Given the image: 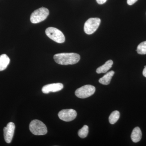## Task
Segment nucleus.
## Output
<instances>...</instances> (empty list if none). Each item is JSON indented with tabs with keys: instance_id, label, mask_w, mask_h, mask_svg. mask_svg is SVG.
<instances>
[{
	"instance_id": "f03ea898",
	"label": "nucleus",
	"mask_w": 146,
	"mask_h": 146,
	"mask_svg": "<svg viewBox=\"0 0 146 146\" xmlns=\"http://www.w3.org/2000/svg\"><path fill=\"white\" fill-rule=\"evenodd\" d=\"M29 129L33 134L39 136L45 135L48 132L46 125L39 120L32 121L30 123Z\"/></svg>"
},
{
	"instance_id": "a211bd4d",
	"label": "nucleus",
	"mask_w": 146,
	"mask_h": 146,
	"mask_svg": "<svg viewBox=\"0 0 146 146\" xmlns=\"http://www.w3.org/2000/svg\"><path fill=\"white\" fill-rule=\"evenodd\" d=\"M107 1V0H96V1L99 4L102 5L105 3Z\"/></svg>"
},
{
	"instance_id": "2eb2a0df",
	"label": "nucleus",
	"mask_w": 146,
	"mask_h": 146,
	"mask_svg": "<svg viewBox=\"0 0 146 146\" xmlns=\"http://www.w3.org/2000/svg\"><path fill=\"white\" fill-rule=\"evenodd\" d=\"M89 133V127L88 126L84 125L78 131V135L81 138H84L87 137Z\"/></svg>"
},
{
	"instance_id": "f257e3e1",
	"label": "nucleus",
	"mask_w": 146,
	"mask_h": 146,
	"mask_svg": "<svg viewBox=\"0 0 146 146\" xmlns=\"http://www.w3.org/2000/svg\"><path fill=\"white\" fill-rule=\"evenodd\" d=\"M54 58L55 62L60 65H74L78 63L80 57L75 53H61L55 54Z\"/></svg>"
},
{
	"instance_id": "0eeeda50",
	"label": "nucleus",
	"mask_w": 146,
	"mask_h": 146,
	"mask_svg": "<svg viewBox=\"0 0 146 146\" xmlns=\"http://www.w3.org/2000/svg\"><path fill=\"white\" fill-rule=\"evenodd\" d=\"M77 115L76 111L72 109L62 110L58 113L59 119L66 122L73 121L75 119Z\"/></svg>"
},
{
	"instance_id": "4468645a",
	"label": "nucleus",
	"mask_w": 146,
	"mask_h": 146,
	"mask_svg": "<svg viewBox=\"0 0 146 146\" xmlns=\"http://www.w3.org/2000/svg\"><path fill=\"white\" fill-rule=\"evenodd\" d=\"M120 117L119 112L117 110L112 112L109 117V122L111 124H114L117 121Z\"/></svg>"
},
{
	"instance_id": "f8f14e48",
	"label": "nucleus",
	"mask_w": 146,
	"mask_h": 146,
	"mask_svg": "<svg viewBox=\"0 0 146 146\" xmlns=\"http://www.w3.org/2000/svg\"><path fill=\"white\" fill-rule=\"evenodd\" d=\"M113 62L112 60H109L106 62L102 66L98 68L96 70V72L98 74L106 73L112 68Z\"/></svg>"
},
{
	"instance_id": "7ed1b4c3",
	"label": "nucleus",
	"mask_w": 146,
	"mask_h": 146,
	"mask_svg": "<svg viewBox=\"0 0 146 146\" xmlns=\"http://www.w3.org/2000/svg\"><path fill=\"white\" fill-rule=\"evenodd\" d=\"M49 14V11L48 9L41 7L34 11L32 13L30 21L32 23L37 24L44 21Z\"/></svg>"
},
{
	"instance_id": "ddd939ff",
	"label": "nucleus",
	"mask_w": 146,
	"mask_h": 146,
	"mask_svg": "<svg viewBox=\"0 0 146 146\" xmlns=\"http://www.w3.org/2000/svg\"><path fill=\"white\" fill-rule=\"evenodd\" d=\"M10 63L9 57L5 54L0 56V71L5 70Z\"/></svg>"
},
{
	"instance_id": "9b49d317",
	"label": "nucleus",
	"mask_w": 146,
	"mask_h": 146,
	"mask_svg": "<svg viewBox=\"0 0 146 146\" xmlns=\"http://www.w3.org/2000/svg\"><path fill=\"white\" fill-rule=\"evenodd\" d=\"M115 72L113 71H111L106 73L100 79L99 82L100 83L104 85H108L110 83L111 79L114 76Z\"/></svg>"
},
{
	"instance_id": "f3484780",
	"label": "nucleus",
	"mask_w": 146,
	"mask_h": 146,
	"mask_svg": "<svg viewBox=\"0 0 146 146\" xmlns=\"http://www.w3.org/2000/svg\"><path fill=\"white\" fill-rule=\"evenodd\" d=\"M138 0H127V3L129 5H131L137 2Z\"/></svg>"
},
{
	"instance_id": "20e7f679",
	"label": "nucleus",
	"mask_w": 146,
	"mask_h": 146,
	"mask_svg": "<svg viewBox=\"0 0 146 146\" xmlns=\"http://www.w3.org/2000/svg\"><path fill=\"white\" fill-rule=\"evenodd\" d=\"M45 32L48 37L56 43L60 44L65 42V39L64 34L58 29L50 27L46 29Z\"/></svg>"
},
{
	"instance_id": "6e6552de",
	"label": "nucleus",
	"mask_w": 146,
	"mask_h": 146,
	"mask_svg": "<svg viewBox=\"0 0 146 146\" xmlns=\"http://www.w3.org/2000/svg\"><path fill=\"white\" fill-rule=\"evenodd\" d=\"M15 129V124L13 122L9 123L7 126L4 128V139L5 142L7 143H10L12 141Z\"/></svg>"
},
{
	"instance_id": "423d86ee",
	"label": "nucleus",
	"mask_w": 146,
	"mask_h": 146,
	"mask_svg": "<svg viewBox=\"0 0 146 146\" xmlns=\"http://www.w3.org/2000/svg\"><path fill=\"white\" fill-rule=\"evenodd\" d=\"M95 91L96 88L94 86L88 84L77 89L75 91V95L80 98H86L93 95Z\"/></svg>"
},
{
	"instance_id": "6ab92c4d",
	"label": "nucleus",
	"mask_w": 146,
	"mask_h": 146,
	"mask_svg": "<svg viewBox=\"0 0 146 146\" xmlns=\"http://www.w3.org/2000/svg\"><path fill=\"white\" fill-rule=\"evenodd\" d=\"M143 75L146 78V66H145V68H144L143 71Z\"/></svg>"
},
{
	"instance_id": "1a4fd4ad",
	"label": "nucleus",
	"mask_w": 146,
	"mask_h": 146,
	"mask_svg": "<svg viewBox=\"0 0 146 146\" xmlns=\"http://www.w3.org/2000/svg\"><path fill=\"white\" fill-rule=\"evenodd\" d=\"M63 85L62 83H56L47 84L43 86L42 91L44 94H48L50 92H56L62 90Z\"/></svg>"
},
{
	"instance_id": "39448f33",
	"label": "nucleus",
	"mask_w": 146,
	"mask_h": 146,
	"mask_svg": "<svg viewBox=\"0 0 146 146\" xmlns=\"http://www.w3.org/2000/svg\"><path fill=\"white\" fill-rule=\"evenodd\" d=\"M101 23L99 18H89L85 22L84 25V31L86 34H92L98 28Z\"/></svg>"
},
{
	"instance_id": "dca6fc26",
	"label": "nucleus",
	"mask_w": 146,
	"mask_h": 146,
	"mask_svg": "<svg viewBox=\"0 0 146 146\" xmlns=\"http://www.w3.org/2000/svg\"><path fill=\"white\" fill-rule=\"evenodd\" d=\"M138 54H146V41L139 44L136 50Z\"/></svg>"
},
{
	"instance_id": "9d476101",
	"label": "nucleus",
	"mask_w": 146,
	"mask_h": 146,
	"mask_svg": "<svg viewBox=\"0 0 146 146\" xmlns=\"http://www.w3.org/2000/svg\"><path fill=\"white\" fill-rule=\"evenodd\" d=\"M142 133L141 129L138 127L134 128L131 133V140L134 143H138L141 141L142 138Z\"/></svg>"
}]
</instances>
